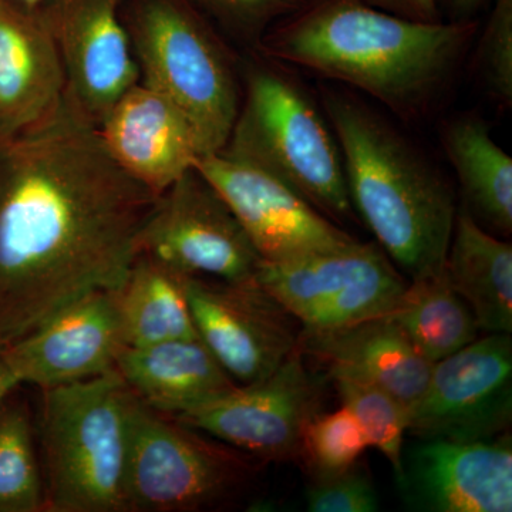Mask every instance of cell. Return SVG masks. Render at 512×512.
I'll use <instances>...</instances> for the list:
<instances>
[{
    "instance_id": "cell-25",
    "label": "cell",
    "mask_w": 512,
    "mask_h": 512,
    "mask_svg": "<svg viewBox=\"0 0 512 512\" xmlns=\"http://www.w3.org/2000/svg\"><path fill=\"white\" fill-rule=\"evenodd\" d=\"M42 481L26 407L6 404L0 410V512L45 511Z\"/></svg>"
},
{
    "instance_id": "cell-19",
    "label": "cell",
    "mask_w": 512,
    "mask_h": 512,
    "mask_svg": "<svg viewBox=\"0 0 512 512\" xmlns=\"http://www.w3.org/2000/svg\"><path fill=\"white\" fill-rule=\"evenodd\" d=\"M66 90L62 60L40 10L0 0V140L42 123Z\"/></svg>"
},
{
    "instance_id": "cell-17",
    "label": "cell",
    "mask_w": 512,
    "mask_h": 512,
    "mask_svg": "<svg viewBox=\"0 0 512 512\" xmlns=\"http://www.w3.org/2000/svg\"><path fill=\"white\" fill-rule=\"evenodd\" d=\"M99 133L121 170L163 194L202 156L191 124L153 87L138 80L100 121Z\"/></svg>"
},
{
    "instance_id": "cell-13",
    "label": "cell",
    "mask_w": 512,
    "mask_h": 512,
    "mask_svg": "<svg viewBox=\"0 0 512 512\" xmlns=\"http://www.w3.org/2000/svg\"><path fill=\"white\" fill-rule=\"evenodd\" d=\"M195 168L227 201L262 262L289 261L355 239L262 168L221 151L198 158Z\"/></svg>"
},
{
    "instance_id": "cell-11",
    "label": "cell",
    "mask_w": 512,
    "mask_h": 512,
    "mask_svg": "<svg viewBox=\"0 0 512 512\" xmlns=\"http://www.w3.org/2000/svg\"><path fill=\"white\" fill-rule=\"evenodd\" d=\"M198 338L237 384L275 372L299 348L296 319L258 281L184 275Z\"/></svg>"
},
{
    "instance_id": "cell-5",
    "label": "cell",
    "mask_w": 512,
    "mask_h": 512,
    "mask_svg": "<svg viewBox=\"0 0 512 512\" xmlns=\"http://www.w3.org/2000/svg\"><path fill=\"white\" fill-rule=\"evenodd\" d=\"M308 93L291 76L256 67L221 153L291 185L330 220L353 215L342 153ZM220 153V151H218Z\"/></svg>"
},
{
    "instance_id": "cell-15",
    "label": "cell",
    "mask_w": 512,
    "mask_h": 512,
    "mask_svg": "<svg viewBox=\"0 0 512 512\" xmlns=\"http://www.w3.org/2000/svg\"><path fill=\"white\" fill-rule=\"evenodd\" d=\"M124 348L119 289L90 293L5 346L20 384L42 390L116 369Z\"/></svg>"
},
{
    "instance_id": "cell-23",
    "label": "cell",
    "mask_w": 512,
    "mask_h": 512,
    "mask_svg": "<svg viewBox=\"0 0 512 512\" xmlns=\"http://www.w3.org/2000/svg\"><path fill=\"white\" fill-rule=\"evenodd\" d=\"M121 322L128 348L198 338L184 274L138 255L119 289Z\"/></svg>"
},
{
    "instance_id": "cell-34",
    "label": "cell",
    "mask_w": 512,
    "mask_h": 512,
    "mask_svg": "<svg viewBox=\"0 0 512 512\" xmlns=\"http://www.w3.org/2000/svg\"><path fill=\"white\" fill-rule=\"evenodd\" d=\"M10 2L23 6V8L26 9L39 10L40 6H42L43 0H10Z\"/></svg>"
},
{
    "instance_id": "cell-31",
    "label": "cell",
    "mask_w": 512,
    "mask_h": 512,
    "mask_svg": "<svg viewBox=\"0 0 512 512\" xmlns=\"http://www.w3.org/2000/svg\"><path fill=\"white\" fill-rule=\"evenodd\" d=\"M373 8L416 22H441L439 0H362Z\"/></svg>"
},
{
    "instance_id": "cell-8",
    "label": "cell",
    "mask_w": 512,
    "mask_h": 512,
    "mask_svg": "<svg viewBox=\"0 0 512 512\" xmlns=\"http://www.w3.org/2000/svg\"><path fill=\"white\" fill-rule=\"evenodd\" d=\"M136 397V396H134ZM245 464L201 431L134 399L126 476L127 512H187L220 503Z\"/></svg>"
},
{
    "instance_id": "cell-26",
    "label": "cell",
    "mask_w": 512,
    "mask_h": 512,
    "mask_svg": "<svg viewBox=\"0 0 512 512\" xmlns=\"http://www.w3.org/2000/svg\"><path fill=\"white\" fill-rule=\"evenodd\" d=\"M340 402L348 407L365 433L369 447H375L389 461L397 483L403 478L404 436L409 412L392 394L375 384L359 380L332 379Z\"/></svg>"
},
{
    "instance_id": "cell-20",
    "label": "cell",
    "mask_w": 512,
    "mask_h": 512,
    "mask_svg": "<svg viewBox=\"0 0 512 512\" xmlns=\"http://www.w3.org/2000/svg\"><path fill=\"white\" fill-rule=\"evenodd\" d=\"M116 370L141 403L170 417L190 413L238 386L200 338L126 346Z\"/></svg>"
},
{
    "instance_id": "cell-6",
    "label": "cell",
    "mask_w": 512,
    "mask_h": 512,
    "mask_svg": "<svg viewBox=\"0 0 512 512\" xmlns=\"http://www.w3.org/2000/svg\"><path fill=\"white\" fill-rule=\"evenodd\" d=\"M127 26L141 82L184 114L202 156L221 151L241 103L220 42L180 0H144Z\"/></svg>"
},
{
    "instance_id": "cell-32",
    "label": "cell",
    "mask_w": 512,
    "mask_h": 512,
    "mask_svg": "<svg viewBox=\"0 0 512 512\" xmlns=\"http://www.w3.org/2000/svg\"><path fill=\"white\" fill-rule=\"evenodd\" d=\"M487 0H439L440 10H446L450 20H473Z\"/></svg>"
},
{
    "instance_id": "cell-18",
    "label": "cell",
    "mask_w": 512,
    "mask_h": 512,
    "mask_svg": "<svg viewBox=\"0 0 512 512\" xmlns=\"http://www.w3.org/2000/svg\"><path fill=\"white\" fill-rule=\"evenodd\" d=\"M299 350L322 363L330 379L375 384L409 413L423 396L434 365L389 315L338 329H301Z\"/></svg>"
},
{
    "instance_id": "cell-24",
    "label": "cell",
    "mask_w": 512,
    "mask_h": 512,
    "mask_svg": "<svg viewBox=\"0 0 512 512\" xmlns=\"http://www.w3.org/2000/svg\"><path fill=\"white\" fill-rule=\"evenodd\" d=\"M389 316L431 363L466 348L480 332L470 306L451 285L444 266L409 281Z\"/></svg>"
},
{
    "instance_id": "cell-10",
    "label": "cell",
    "mask_w": 512,
    "mask_h": 512,
    "mask_svg": "<svg viewBox=\"0 0 512 512\" xmlns=\"http://www.w3.org/2000/svg\"><path fill=\"white\" fill-rule=\"evenodd\" d=\"M511 419V333H488L434 363L407 431L419 440H490Z\"/></svg>"
},
{
    "instance_id": "cell-4",
    "label": "cell",
    "mask_w": 512,
    "mask_h": 512,
    "mask_svg": "<svg viewBox=\"0 0 512 512\" xmlns=\"http://www.w3.org/2000/svg\"><path fill=\"white\" fill-rule=\"evenodd\" d=\"M134 399L116 369L43 390L45 511L127 512Z\"/></svg>"
},
{
    "instance_id": "cell-1",
    "label": "cell",
    "mask_w": 512,
    "mask_h": 512,
    "mask_svg": "<svg viewBox=\"0 0 512 512\" xmlns=\"http://www.w3.org/2000/svg\"><path fill=\"white\" fill-rule=\"evenodd\" d=\"M157 197L121 170L67 92L42 123L0 140V346L120 289Z\"/></svg>"
},
{
    "instance_id": "cell-22",
    "label": "cell",
    "mask_w": 512,
    "mask_h": 512,
    "mask_svg": "<svg viewBox=\"0 0 512 512\" xmlns=\"http://www.w3.org/2000/svg\"><path fill=\"white\" fill-rule=\"evenodd\" d=\"M441 143L471 210L491 228L512 231V158L490 127L474 114H461L444 124Z\"/></svg>"
},
{
    "instance_id": "cell-29",
    "label": "cell",
    "mask_w": 512,
    "mask_h": 512,
    "mask_svg": "<svg viewBox=\"0 0 512 512\" xmlns=\"http://www.w3.org/2000/svg\"><path fill=\"white\" fill-rule=\"evenodd\" d=\"M305 500L311 512H375L380 507L372 481L357 464L336 476L313 478Z\"/></svg>"
},
{
    "instance_id": "cell-21",
    "label": "cell",
    "mask_w": 512,
    "mask_h": 512,
    "mask_svg": "<svg viewBox=\"0 0 512 512\" xmlns=\"http://www.w3.org/2000/svg\"><path fill=\"white\" fill-rule=\"evenodd\" d=\"M444 269L487 333L512 332V247L464 208L457 212Z\"/></svg>"
},
{
    "instance_id": "cell-16",
    "label": "cell",
    "mask_w": 512,
    "mask_h": 512,
    "mask_svg": "<svg viewBox=\"0 0 512 512\" xmlns=\"http://www.w3.org/2000/svg\"><path fill=\"white\" fill-rule=\"evenodd\" d=\"M416 510L511 512L510 434L490 440H420L403 454L399 483Z\"/></svg>"
},
{
    "instance_id": "cell-9",
    "label": "cell",
    "mask_w": 512,
    "mask_h": 512,
    "mask_svg": "<svg viewBox=\"0 0 512 512\" xmlns=\"http://www.w3.org/2000/svg\"><path fill=\"white\" fill-rule=\"evenodd\" d=\"M140 255L180 274L234 284L256 281L262 264L234 211L195 167L158 195Z\"/></svg>"
},
{
    "instance_id": "cell-33",
    "label": "cell",
    "mask_w": 512,
    "mask_h": 512,
    "mask_svg": "<svg viewBox=\"0 0 512 512\" xmlns=\"http://www.w3.org/2000/svg\"><path fill=\"white\" fill-rule=\"evenodd\" d=\"M20 386V380L9 363L5 346H0V410L5 406L10 393Z\"/></svg>"
},
{
    "instance_id": "cell-27",
    "label": "cell",
    "mask_w": 512,
    "mask_h": 512,
    "mask_svg": "<svg viewBox=\"0 0 512 512\" xmlns=\"http://www.w3.org/2000/svg\"><path fill=\"white\" fill-rule=\"evenodd\" d=\"M369 448L359 421L348 407L318 413L303 429L301 450L313 478L336 476L355 467Z\"/></svg>"
},
{
    "instance_id": "cell-30",
    "label": "cell",
    "mask_w": 512,
    "mask_h": 512,
    "mask_svg": "<svg viewBox=\"0 0 512 512\" xmlns=\"http://www.w3.org/2000/svg\"><path fill=\"white\" fill-rule=\"evenodd\" d=\"M229 18L252 29H261L298 12L306 0H208Z\"/></svg>"
},
{
    "instance_id": "cell-7",
    "label": "cell",
    "mask_w": 512,
    "mask_h": 512,
    "mask_svg": "<svg viewBox=\"0 0 512 512\" xmlns=\"http://www.w3.org/2000/svg\"><path fill=\"white\" fill-rule=\"evenodd\" d=\"M256 281L306 330L389 315L409 281L380 247L353 241L284 262H262Z\"/></svg>"
},
{
    "instance_id": "cell-12",
    "label": "cell",
    "mask_w": 512,
    "mask_h": 512,
    "mask_svg": "<svg viewBox=\"0 0 512 512\" xmlns=\"http://www.w3.org/2000/svg\"><path fill=\"white\" fill-rule=\"evenodd\" d=\"M322 386L298 348L272 375L174 419L252 456L284 460L299 454L303 429L320 413Z\"/></svg>"
},
{
    "instance_id": "cell-3",
    "label": "cell",
    "mask_w": 512,
    "mask_h": 512,
    "mask_svg": "<svg viewBox=\"0 0 512 512\" xmlns=\"http://www.w3.org/2000/svg\"><path fill=\"white\" fill-rule=\"evenodd\" d=\"M322 100L342 153L350 202L380 249L410 281L440 271L457 211L439 170L357 97L325 89Z\"/></svg>"
},
{
    "instance_id": "cell-14",
    "label": "cell",
    "mask_w": 512,
    "mask_h": 512,
    "mask_svg": "<svg viewBox=\"0 0 512 512\" xmlns=\"http://www.w3.org/2000/svg\"><path fill=\"white\" fill-rule=\"evenodd\" d=\"M124 0H43L73 103L99 126L110 107L141 79Z\"/></svg>"
},
{
    "instance_id": "cell-2",
    "label": "cell",
    "mask_w": 512,
    "mask_h": 512,
    "mask_svg": "<svg viewBox=\"0 0 512 512\" xmlns=\"http://www.w3.org/2000/svg\"><path fill=\"white\" fill-rule=\"evenodd\" d=\"M476 33L474 20L424 23L362 0H306L281 20L266 50L362 90L404 120H416L450 87Z\"/></svg>"
},
{
    "instance_id": "cell-28",
    "label": "cell",
    "mask_w": 512,
    "mask_h": 512,
    "mask_svg": "<svg viewBox=\"0 0 512 512\" xmlns=\"http://www.w3.org/2000/svg\"><path fill=\"white\" fill-rule=\"evenodd\" d=\"M476 70L488 93L504 107H511L512 0H494L477 45Z\"/></svg>"
}]
</instances>
